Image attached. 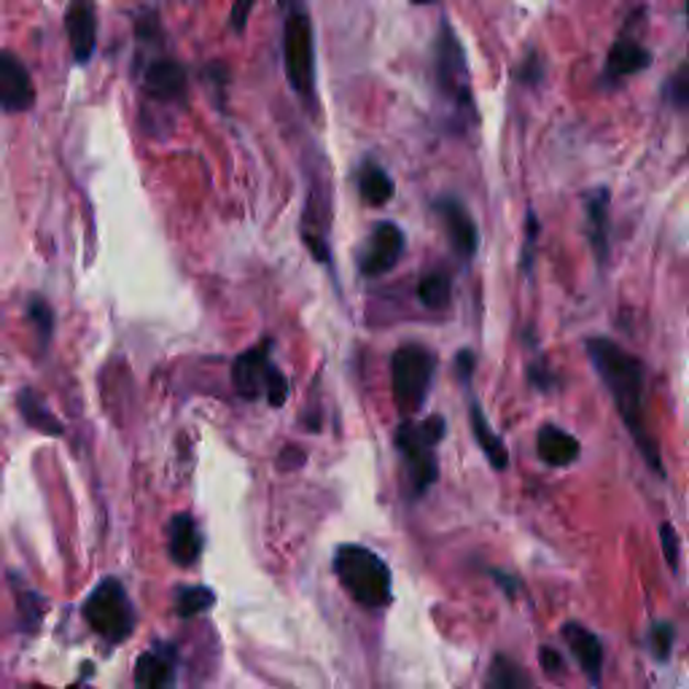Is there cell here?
<instances>
[{
	"label": "cell",
	"mask_w": 689,
	"mask_h": 689,
	"mask_svg": "<svg viewBox=\"0 0 689 689\" xmlns=\"http://www.w3.org/2000/svg\"><path fill=\"white\" fill-rule=\"evenodd\" d=\"M469 421H471V434H475V442L479 445V451L485 453L488 464L493 466L496 471H504L509 466V451H507L504 440L490 429L482 407H479V401L475 399L469 401Z\"/></svg>",
	"instance_id": "obj_20"
},
{
	"label": "cell",
	"mask_w": 689,
	"mask_h": 689,
	"mask_svg": "<svg viewBox=\"0 0 689 689\" xmlns=\"http://www.w3.org/2000/svg\"><path fill=\"white\" fill-rule=\"evenodd\" d=\"M84 616L108 644H122L135 627V609L119 579H103L84 603Z\"/></svg>",
	"instance_id": "obj_7"
},
{
	"label": "cell",
	"mask_w": 689,
	"mask_h": 689,
	"mask_svg": "<svg viewBox=\"0 0 689 689\" xmlns=\"http://www.w3.org/2000/svg\"><path fill=\"white\" fill-rule=\"evenodd\" d=\"M485 689H533V685L518 663L499 655L490 663L488 685H485Z\"/></svg>",
	"instance_id": "obj_23"
},
{
	"label": "cell",
	"mask_w": 689,
	"mask_h": 689,
	"mask_svg": "<svg viewBox=\"0 0 689 689\" xmlns=\"http://www.w3.org/2000/svg\"><path fill=\"white\" fill-rule=\"evenodd\" d=\"M20 614H25L22 616V625H25V631H35L38 620L44 616V601H41L38 596H33V592H27V596H20Z\"/></svg>",
	"instance_id": "obj_29"
},
{
	"label": "cell",
	"mask_w": 689,
	"mask_h": 689,
	"mask_svg": "<svg viewBox=\"0 0 689 689\" xmlns=\"http://www.w3.org/2000/svg\"><path fill=\"white\" fill-rule=\"evenodd\" d=\"M649 65H652V54L646 52L644 46L631 38H622L609 49L607 70H603V76H607L609 81H620V79H625V76L641 74V70H646Z\"/></svg>",
	"instance_id": "obj_17"
},
{
	"label": "cell",
	"mask_w": 689,
	"mask_h": 689,
	"mask_svg": "<svg viewBox=\"0 0 689 689\" xmlns=\"http://www.w3.org/2000/svg\"><path fill=\"white\" fill-rule=\"evenodd\" d=\"M27 321L33 323L35 337L41 340V345H49L52 332H54V310L44 297H30L27 299Z\"/></svg>",
	"instance_id": "obj_26"
},
{
	"label": "cell",
	"mask_w": 689,
	"mask_h": 689,
	"mask_svg": "<svg viewBox=\"0 0 689 689\" xmlns=\"http://www.w3.org/2000/svg\"><path fill=\"white\" fill-rule=\"evenodd\" d=\"M251 9H254V0H235V3H232L230 25H232V30H235V33H243L245 25H248Z\"/></svg>",
	"instance_id": "obj_35"
},
{
	"label": "cell",
	"mask_w": 689,
	"mask_h": 689,
	"mask_svg": "<svg viewBox=\"0 0 689 689\" xmlns=\"http://www.w3.org/2000/svg\"><path fill=\"white\" fill-rule=\"evenodd\" d=\"M536 453L544 464L560 469V466H571L579 458V442L568 431L547 423L536 434Z\"/></svg>",
	"instance_id": "obj_16"
},
{
	"label": "cell",
	"mask_w": 689,
	"mask_h": 689,
	"mask_svg": "<svg viewBox=\"0 0 689 689\" xmlns=\"http://www.w3.org/2000/svg\"><path fill=\"white\" fill-rule=\"evenodd\" d=\"M436 353L421 343L397 347L391 356V388L401 415H415L425 404L436 375Z\"/></svg>",
	"instance_id": "obj_5"
},
{
	"label": "cell",
	"mask_w": 689,
	"mask_h": 689,
	"mask_svg": "<svg viewBox=\"0 0 689 689\" xmlns=\"http://www.w3.org/2000/svg\"><path fill=\"white\" fill-rule=\"evenodd\" d=\"M687 9H689V0H687Z\"/></svg>",
	"instance_id": "obj_41"
},
{
	"label": "cell",
	"mask_w": 689,
	"mask_h": 689,
	"mask_svg": "<svg viewBox=\"0 0 689 689\" xmlns=\"http://www.w3.org/2000/svg\"><path fill=\"white\" fill-rule=\"evenodd\" d=\"M475 367H477V356L469 351V347H464V351L455 356V375H458V380L464 382L466 388H469L471 377H475Z\"/></svg>",
	"instance_id": "obj_33"
},
{
	"label": "cell",
	"mask_w": 689,
	"mask_h": 689,
	"mask_svg": "<svg viewBox=\"0 0 689 689\" xmlns=\"http://www.w3.org/2000/svg\"><path fill=\"white\" fill-rule=\"evenodd\" d=\"M674 638H676L674 625H668V622H655V625H652L649 646L652 652H655L657 660H668L670 649H674Z\"/></svg>",
	"instance_id": "obj_27"
},
{
	"label": "cell",
	"mask_w": 689,
	"mask_h": 689,
	"mask_svg": "<svg viewBox=\"0 0 689 689\" xmlns=\"http://www.w3.org/2000/svg\"><path fill=\"white\" fill-rule=\"evenodd\" d=\"M542 232V224H538L536 213L529 211V219H525V245H523V256H520V267L525 273H531L533 267V251H536V237Z\"/></svg>",
	"instance_id": "obj_28"
},
{
	"label": "cell",
	"mask_w": 689,
	"mask_h": 689,
	"mask_svg": "<svg viewBox=\"0 0 689 689\" xmlns=\"http://www.w3.org/2000/svg\"><path fill=\"white\" fill-rule=\"evenodd\" d=\"M415 5H431V3H440V0H412Z\"/></svg>",
	"instance_id": "obj_39"
},
{
	"label": "cell",
	"mask_w": 689,
	"mask_h": 689,
	"mask_svg": "<svg viewBox=\"0 0 689 689\" xmlns=\"http://www.w3.org/2000/svg\"><path fill=\"white\" fill-rule=\"evenodd\" d=\"M358 191H362L364 202H369L371 208H380L393 200L397 186H393V178L388 176L380 165H375V162H364L362 173H358Z\"/></svg>",
	"instance_id": "obj_22"
},
{
	"label": "cell",
	"mask_w": 689,
	"mask_h": 689,
	"mask_svg": "<svg viewBox=\"0 0 689 689\" xmlns=\"http://www.w3.org/2000/svg\"><path fill=\"white\" fill-rule=\"evenodd\" d=\"M284 68L289 87L313 111H319V89H315V33L313 20L302 0L286 5L284 20Z\"/></svg>",
	"instance_id": "obj_3"
},
{
	"label": "cell",
	"mask_w": 689,
	"mask_h": 689,
	"mask_svg": "<svg viewBox=\"0 0 689 689\" xmlns=\"http://www.w3.org/2000/svg\"><path fill=\"white\" fill-rule=\"evenodd\" d=\"M267 404L269 407H284L286 399H289V380L278 367L273 369V377L267 382Z\"/></svg>",
	"instance_id": "obj_30"
},
{
	"label": "cell",
	"mask_w": 689,
	"mask_h": 689,
	"mask_svg": "<svg viewBox=\"0 0 689 689\" xmlns=\"http://www.w3.org/2000/svg\"><path fill=\"white\" fill-rule=\"evenodd\" d=\"M538 660H542L544 670H547V674H553V676L563 674V657L557 655L555 649H549V646H544V649L538 652Z\"/></svg>",
	"instance_id": "obj_38"
},
{
	"label": "cell",
	"mask_w": 689,
	"mask_h": 689,
	"mask_svg": "<svg viewBox=\"0 0 689 689\" xmlns=\"http://www.w3.org/2000/svg\"><path fill=\"white\" fill-rule=\"evenodd\" d=\"M434 87L440 98L451 105L455 122H471L475 116V92H471L469 59L453 25L442 20L434 41Z\"/></svg>",
	"instance_id": "obj_2"
},
{
	"label": "cell",
	"mask_w": 689,
	"mask_h": 689,
	"mask_svg": "<svg viewBox=\"0 0 689 689\" xmlns=\"http://www.w3.org/2000/svg\"><path fill=\"white\" fill-rule=\"evenodd\" d=\"M273 340L248 347L235 358L232 364V388L237 391L240 399L256 401L259 397H267V382L273 377Z\"/></svg>",
	"instance_id": "obj_9"
},
{
	"label": "cell",
	"mask_w": 689,
	"mask_h": 689,
	"mask_svg": "<svg viewBox=\"0 0 689 689\" xmlns=\"http://www.w3.org/2000/svg\"><path fill=\"white\" fill-rule=\"evenodd\" d=\"M563 638H566L568 649L577 657V663L582 665L587 679L592 685H601V670H603V646L592 631H587L579 622H566L563 625Z\"/></svg>",
	"instance_id": "obj_15"
},
{
	"label": "cell",
	"mask_w": 689,
	"mask_h": 689,
	"mask_svg": "<svg viewBox=\"0 0 689 689\" xmlns=\"http://www.w3.org/2000/svg\"><path fill=\"white\" fill-rule=\"evenodd\" d=\"M418 299L429 310H447L453 299V284L445 273H429L418 286Z\"/></svg>",
	"instance_id": "obj_24"
},
{
	"label": "cell",
	"mask_w": 689,
	"mask_h": 689,
	"mask_svg": "<svg viewBox=\"0 0 689 689\" xmlns=\"http://www.w3.org/2000/svg\"><path fill=\"white\" fill-rule=\"evenodd\" d=\"M434 213L440 215L455 254L464 262L475 259L479 248V230L475 219H471V213L466 211L464 202H460L458 197H440V200L434 202Z\"/></svg>",
	"instance_id": "obj_10"
},
{
	"label": "cell",
	"mask_w": 689,
	"mask_h": 689,
	"mask_svg": "<svg viewBox=\"0 0 689 689\" xmlns=\"http://www.w3.org/2000/svg\"><path fill=\"white\" fill-rule=\"evenodd\" d=\"M202 555V533L191 514H176L170 520V557L178 566H191Z\"/></svg>",
	"instance_id": "obj_18"
},
{
	"label": "cell",
	"mask_w": 689,
	"mask_h": 689,
	"mask_svg": "<svg viewBox=\"0 0 689 689\" xmlns=\"http://www.w3.org/2000/svg\"><path fill=\"white\" fill-rule=\"evenodd\" d=\"M445 436V418L431 415L429 421L412 423L404 421L397 431V447L404 458L407 471H410L412 493L423 496L440 477V464H436V445Z\"/></svg>",
	"instance_id": "obj_6"
},
{
	"label": "cell",
	"mask_w": 689,
	"mask_h": 689,
	"mask_svg": "<svg viewBox=\"0 0 689 689\" xmlns=\"http://www.w3.org/2000/svg\"><path fill=\"white\" fill-rule=\"evenodd\" d=\"M213 603H215V592L211 590V587H202V585L181 587V590L176 592V611H178V616H184V620L213 609Z\"/></svg>",
	"instance_id": "obj_25"
},
{
	"label": "cell",
	"mask_w": 689,
	"mask_h": 689,
	"mask_svg": "<svg viewBox=\"0 0 689 689\" xmlns=\"http://www.w3.org/2000/svg\"><path fill=\"white\" fill-rule=\"evenodd\" d=\"M16 404H20L22 418H25V423L30 425V429L41 431V434H46V436L65 434L63 423L57 421V415H54L49 407H46V401L41 399L33 388H22L20 397H16Z\"/></svg>",
	"instance_id": "obj_21"
},
{
	"label": "cell",
	"mask_w": 689,
	"mask_h": 689,
	"mask_svg": "<svg viewBox=\"0 0 689 689\" xmlns=\"http://www.w3.org/2000/svg\"><path fill=\"white\" fill-rule=\"evenodd\" d=\"M529 375H531V382H533V386L538 388V391H553L555 377H553V371H549L547 367H544V362L531 364Z\"/></svg>",
	"instance_id": "obj_36"
},
{
	"label": "cell",
	"mask_w": 689,
	"mask_h": 689,
	"mask_svg": "<svg viewBox=\"0 0 689 689\" xmlns=\"http://www.w3.org/2000/svg\"><path fill=\"white\" fill-rule=\"evenodd\" d=\"M304 458H308V455H304L302 447L289 445V447H284V453H280L278 466H280V469H284V471H293V469H299V466L304 464Z\"/></svg>",
	"instance_id": "obj_37"
},
{
	"label": "cell",
	"mask_w": 689,
	"mask_h": 689,
	"mask_svg": "<svg viewBox=\"0 0 689 689\" xmlns=\"http://www.w3.org/2000/svg\"><path fill=\"white\" fill-rule=\"evenodd\" d=\"M518 79L523 84L542 81V59H538V54H529L525 57V63L518 68Z\"/></svg>",
	"instance_id": "obj_34"
},
{
	"label": "cell",
	"mask_w": 689,
	"mask_h": 689,
	"mask_svg": "<svg viewBox=\"0 0 689 689\" xmlns=\"http://www.w3.org/2000/svg\"><path fill=\"white\" fill-rule=\"evenodd\" d=\"M27 689H46V687H38V685H33V687H27Z\"/></svg>",
	"instance_id": "obj_40"
},
{
	"label": "cell",
	"mask_w": 689,
	"mask_h": 689,
	"mask_svg": "<svg viewBox=\"0 0 689 689\" xmlns=\"http://www.w3.org/2000/svg\"><path fill=\"white\" fill-rule=\"evenodd\" d=\"M585 347L592 367L601 375L603 386L609 388L611 399H614L616 410H620L622 423L627 425L633 442H636L641 455H644V460L652 466V471L665 477L660 447H657L655 436L646 429L644 364L633 353H627L625 347L611 343L607 337L587 340Z\"/></svg>",
	"instance_id": "obj_1"
},
{
	"label": "cell",
	"mask_w": 689,
	"mask_h": 689,
	"mask_svg": "<svg viewBox=\"0 0 689 689\" xmlns=\"http://www.w3.org/2000/svg\"><path fill=\"white\" fill-rule=\"evenodd\" d=\"M65 30H68V44L74 52V59L79 65H87L92 59L95 46H98V11L95 0H70L65 11Z\"/></svg>",
	"instance_id": "obj_13"
},
{
	"label": "cell",
	"mask_w": 689,
	"mask_h": 689,
	"mask_svg": "<svg viewBox=\"0 0 689 689\" xmlns=\"http://www.w3.org/2000/svg\"><path fill=\"white\" fill-rule=\"evenodd\" d=\"M0 105L5 113H22L35 105V87L30 70L14 52L0 54Z\"/></svg>",
	"instance_id": "obj_11"
},
{
	"label": "cell",
	"mask_w": 689,
	"mask_h": 689,
	"mask_svg": "<svg viewBox=\"0 0 689 689\" xmlns=\"http://www.w3.org/2000/svg\"><path fill=\"white\" fill-rule=\"evenodd\" d=\"M587 235H590L598 265H607V259H609V191L607 189H596L592 195H587Z\"/></svg>",
	"instance_id": "obj_19"
},
{
	"label": "cell",
	"mask_w": 689,
	"mask_h": 689,
	"mask_svg": "<svg viewBox=\"0 0 689 689\" xmlns=\"http://www.w3.org/2000/svg\"><path fill=\"white\" fill-rule=\"evenodd\" d=\"M176 681V649L167 644L137 657L135 689H170Z\"/></svg>",
	"instance_id": "obj_14"
},
{
	"label": "cell",
	"mask_w": 689,
	"mask_h": 689,
	"mask_svg": "<svg viewBox=\"0 0 689 689\" xmlns=\"http://www.w3.org/2000/svg\"><path fill=\"white\" fill-rule=\"evenodd\" d=\"M404 232L393 221H380L371 230L367 245H364V254L358 256V273L364 278H382V275H388L399 265L401 256H404Z\"/></svg>",
	"instance_id": "obj_8"
},
{
	"label": "cell",
	"mask_w": 689,
	"mask_h": 689,
	"mask_svg": "<svg viewBox=\"0 0 689 689\" xmlns=\"http://www.w3.org/2000/svg\"><path fill=\"white\" fill-rule=\"evenodd\" d=\"M660 544H663L665 563L670 566V571H676V568H679V536H676L674 525L670 523L660 525Z\"/></svg>",
	"instance_id": "obj_31"
},
{
	"label": "cell",
	"mask_w": 689,
	"mask_h": 689,
	"mask_svg": "<svg viewBox=\"0 0 689 689\" xmlns=\"http://www.w3.org/2000/svg\"><path fill=\"white\" fill-rule=\"evenodd\" d=\"M334 571L353 601L364 609H382L391 601V568L371 549L345 544L334 555Z\"/></svg>",
	"instance_id": "obj_4"
},
{
	"label": "cell",
	"mask_w": 689,
	"mask_h": 689,
	"mask_svg": "<svg viewBox=\"0 0 689 689\" xmlns=\"http://www.w3.org/2000/svg\"><path fill=\"white\" fill-rule=\"evenodd\" d=\"M143 87H146L148 98L159 100V103H186L189 95V76L178 59L173 57H157L148 63L146 74H143Z\"/></svg>",
	"instance_id": "obj_12"
},
{
	"label": "cell",
	"mask_w": 689,
	"mask_h": 689,
	"mask_svg": "<svg viewBox=\"0 0 689 689\" xmlns=\"http://www.w3.org/2000/svg\"><path fill=\"white\" fill-rule=\"evenodd\" d=\"M665 95H668L676 105H689V68L679 70V74L668 81Z\"/></svg>",
	"instance_id": "obj_32"
}]
</instances>
